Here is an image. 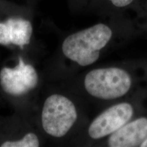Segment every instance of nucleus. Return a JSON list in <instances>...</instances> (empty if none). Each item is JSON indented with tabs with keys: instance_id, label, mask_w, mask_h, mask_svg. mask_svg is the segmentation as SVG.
<instances>
[{
	"instance_id": "nucleus-4",
	"label": "nucleus",
	"mask_w": 147,
	"mask_h": 147,
	"mask_svg": "<svg viewBox=\"0 0 147 147\" xmlns=\"http://www.w3.org/2000/svg\"><path fill=\"white\" fill-rule=\"evenodd\" d=\"M38 84V75L31 64H26L18 58V65L14 67H3L0 71V85L6 94L21 97L34 90Z\"/></svg>"
},
{
	"instance_id": "nucleus-2",
	"label": "nucleus",
	"mask_w": 147,
	"mask_h": 147,
	"mask_svg": "<svg viewBox=\"0 0 147 147\" xmlns=\"http://www.w3.org/2000/svg\"><path fill=\"white\" fill-rule=\"evenodd\" d=\"M84 87L90 95L102 100H113L127 93L131 85L129 74L118 67L93 69L86 75Z\"/></svg>"
},
{
	"instance_id": "nucleus-8",
	"label": "nucleus",
	"mask_w": 147,
	"mask_h": 147,
	"mask_svg": "<svg viewBox=\"0 0 147 147\" xmlns=\"http://www.w3.org/2000/svg\"><path fill=\"white\" fill-rule=\"evenodd\" d=\"M40 140L38 136L34 133L25 134L22 138L17 140L5 141L1 144V147H38Z\"/></svg>"
},
{
	"instance_id": "nucleus-3",
	"label": "nucleus",
	"mask_w": 147,
	"mask_h": 147,
	"mask_svg": "<svg viewBox=\"0 0 147 147\" xmlns=\"http://www.w3.org/2000/svg\"><path fill=\"white\" fill-rule=\"evenodd\" d=\"M77 111L74 103L62 95L53 94L48 97L42 110V125L51 136L61 138L76 122Z\"/></svg>"
},
{
	"instance_id": "nucleus-5",
	"label": "nucleus",
	"mask_w": 147,
	"mask_h": 147,
	"mask_svg": "<svg viewBox=\"0 0 147 147\" xmlns=\"http://www.w3.org/2000/svg\"><path fill=\"white\" fill-rule=\"evenodd\" d=\"M133 108L128 103H121L108 108L90 125L88 133L93 139H100L125 125L133 115Z\"/></svg>"
},
{
	"instance_id": "nucleus-1",
	"label": "nucleus",
	"mask_w": 147,
	"mask_h": 147,
	"mask_svg": "<svg viewBox=\"0 0 147 147\" xmlns=\"http://www.w3.org/2000/svg\"><path fill=\"white\" fill-rule=\"evenodd\" d=\"M112 30L104 24L69 35L62 45V51L69 59L81 66L95 63L101 49L106 47L112 37Z\"/></svg>"
},
{
	"instance_id": "nucleus-10",
	"label": "nucleus",
	"mask_w": 147,
	"mask_h": 147,
	"mask_svg": "<svg viewBox=\"0 0 147 147\" xmlns=\"http://www.w3.org/2000/svg\"><path fill=\"white\" fill-rule=\"evenodd\" d=\"M142 147H147V139L146 140H144V142H143V143L142 144H141V146Z\"/></svg>"
},
{
	"instance_id": "nucleus-9",
	"label": "nucleus",
	"mask_w": 147,
	"mask_h": 147,
	"mask_svg": "<svg viewBox=\"0 0 147 147\" xmlns=\"http://www.w3.org/2000/svg\"><path fill=\"white\" fill-rule=\"evenodd\" d=\"M117 7H125L130 4L133 0H110Z\"/></svg>"
},
{
	"instance_id": "nucleus-6",
	"label": "nucleus",
	"mask_w": 147,
	"mask_h": 147,
	"mask_svg": "<svg viewBox=\"0 0 147 147\" xmlns=\"http://www.w3.org/2000/svg\"><path fill=\"white\" fill-rule=\"evenodd\" d=\"M33 27L28 20L21 18H10L0 22V45H15L21 48L31 42Z\"/></svg>"
},
{
	"instance_id": "nucleus-7",
	"label": "nucleus",
	"mask_w": 147,
	"mask_h": 147,
	"mask_svg": "<svg viewBox=\"0 0 147 147\" xmlns=\"http://www.w3.org/2000/svg\"><path fill=\"white\" fill-rule=\"evenodd\" d=\"M146 139L147 118L142 117L126 123L112 134L108 145L111 147L140 146Z\"/></svg>"
}]
</instances>
